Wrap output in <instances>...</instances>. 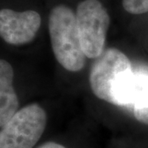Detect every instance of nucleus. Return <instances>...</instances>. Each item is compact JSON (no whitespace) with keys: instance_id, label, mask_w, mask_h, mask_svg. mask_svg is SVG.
<instances>
[{"instance_id":"7ed1b4c3","label":"nucleus","mask_w":148,"mask_h":148,"mask_svg":"<svg viewBox=\"0 0 148 148\" xmlns=\"http://www.w3.org/2000/svg\"><path fill=\"white\" fill-rule=\"evenodd\" d=\"M46 111L37 103L16 112L0 132V148H34L47 126Z\"/></svg>"},{"instance_id":"423d86ee","label":"nucleus","mask_w":148,"mask_h":148,"mask_svg":"<svg viewBox=\"0 0 148 148\" xmlns=\"http://www.w3.org/2000/svg\"><path fill=\"white\" fill-rule=\"evenodd\" d=\"M14 70L4 58L0 59V127H4L16 114L19 106L14 86Z\"/></svg>"},{"instance_id":"f257e3e1","label":"nucleus","mask_w":148,"mask_h":148,"mask_svg":"<svg viewBox=\"0 0 148 148\" xmlns=\"http://www.w3.org/2000/svg\"><path fill=\"white\" fill-rule=\"evenodd\" d=\"M134 77L127 55L118 49L110 48L95 58L89 73V84L98 99L114 106L129 107Z\"/></svg>"},{"instance_id":"39448f33","label":"nucleus","mask_w":148,"mask_h":148,"mask_svg":"<svg viewBox=\"0 0 148 148\" xmlns=\"http://www.w3.org/2000/svg\"><path fill=\"white\" fill-rule=\"evenodd\" d=\"M41 26V16L34 10L0 11V36L6 43L21 45L32 42Z\"/></svg>"},{"instance_id":"0eeeda50","label":"nucleus","mask_w":148,"mask_h":148,"mask_svg":"<svg viewBox=\"0 0 148 148\" xmlns=\"http://www.w3.org/2000/svg\"><path fill=\"white\" fill-rule=\"evenodd\" d=\"M133 102L132 109L135 119L148 125V75L141 72L137 81Z\"/></svg>"},{"instance_id":"f03ea898","label":"nucleus","mask_w":148,"mask_h":148,"mask_svg":"<svg viewBox=\"0 0 148 148\" xmlns=\"http://www.w3.org/2000/svg\"><path fill=\"white\" fill-rule=\"evenodd\" d=\"M48 28L53 55L58 64L69 72L81 71L87 58L80 43L73 11L63 4L55 6L49 12Z\"/></svg>"},{"instance_id":"20e7f679","label":"nucleus","mask_w":148,"mask_h":148,"mask_svg":"<svg viewBox=\"0 0 148 148\" xmlns=\"http://www.w3.org/2000/svg\"><path fill=\"white\" fill-rule=\"evenodd\" d=\"M82 49L87 58H97L105 51L110 18L99 0L81 2L76 12Z\"/></svg>"},{"instance_id":"6e6552de","label":"nucleus","mask_w":148,"mask_h":148,"mask_svg":"<svg viewBox=\"0 0 148 148\" xmlns=\"http://www.w3.org/2000/svg\"><path fill=\"white\" fill-rule=\"evenodd\" d=\"M122 5L130 14L140 15L148 12V0H122Z\"/></svg>"},{"instance_id":"1a4fd4ad","label":"nucleus","mask_w":148,"mask_h":148,"mask_svg":"<svg viewBox=\"0 0 148 148\" xmlns=\"http://www.w3.org/2000/svg\"><path fill=\"white\" fill-rule=\"evenodd\" d=\"M37 148H66L62 144H59L55 142H47L42 145L39 146Z\"/></svg>"}]
</instances>
